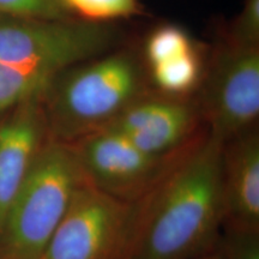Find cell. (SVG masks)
Segmentation results:
<instances>
[{
  "label": "cell",
  "instance_id": "cell-1",
  "mask_svg": "<svg viewBox=\"0 0 259 259\" xmlns=\"http://www.w3.org/2000/svg\"><path fill=\"white\" fill-rule=\"evenodd\" d=\"M222 149L206 131L173 157L155 185L135 202L122 259H196L219 247Z\"/></svg>",
  "mask_w": 259,
  "mask_h": 259
},
{
  "label": "cell",
  "instance_id": "cell-2",
  "mask_svg": "<svg viewBox=\"0 0 259 259\" xmlns=\"http://www.w3.org/2000/svg\"><path fill=\"white\" fill-rule=\"evenodd\" d=\"M149 92L141 63L130 51L107 52L73 65L42 92L48 137L73 143L106 127Z\"/></svg>",
  "mask_w": 259,
  "mask_h": 259
},
{
  "label": "cell",
  "instance_id": "cell-3",
  "mask_svg": "<svg viewBox=\"0 0 259 259\" xmlns=\"http://www.w3.org/2000/svg\"><path fill=\"white\" fill-rule=\"evenodd\" d=\"M84 181L70 145L47 137L6 215L0 259H40Z\"/></svg>",
  "mask_w": 259,
  "mask_h": 259
},
{
  "label": "cell",
  "instance_id": "cell-4",
  "mask_svg": "<svg viewBox=\"0 0 259 259\" xmlns=\"http://www.w3.org/2000/svg\"><path fill=\"white\" fill-rule=\"evenodd\" d=\"M116 36L112 23L0 15V63L58 74L107 53Z\"/></svg>",
  "mask_w": 259,
  "mask_h": 259
},
{
  "label": "cell",
  "instance_id": "cell-5",
  "mask_svg": "<svg viewBox=\"0 0 259 259\" xmlns=\"http://www.w3.org/2000/svg\"><path fill=\"white\" fill-rule=\"evenodd\" d=\"M193 97L204 127L222 144L257 128L259 46L223 41Z\"/></svg>",
  "mask_w": 259,
  "mask_h": 259
},
{
  "label": "cell",
  "instance_id": "cell-6",
  "mask_svg": "<svg viewBox=\"0 0 259 259\" xmlns=\"http://www.w3.org/2000/svg\"><path fill=\"white\" fill-rule=\"evenodd\" d=\"M134 219L135 203L84 181L40 259H122Z\"/></svg>",
  "mask_w": 259,
  "mask_h": 259
},
{
  "label": "cell",
  "instance_id": "cell-7",
  "mask_svg": "<svg viewBox=\"0 0 259 259\" xmlns=\"http://www.w3.org/2000/svg\"><path fill=\"white\" fill-rule=\"evenodd\" d=\"M69 145L87 183L128 203L141 199L176 156H151L121 134L106 127Z\"/></svg>",
  "mask_w": 259,
  "mask_h": 259
},
{
  "label": "cell",
  "instance_id": "cell-8",
  "mask_svg": "<svg viewBox=\"0 0 259 259\" xmlns=\"http://www.w3.org/2000/svg\"><path fill=\"white\" fill-rule=\"evenodd\" d=\"M106 128L119 132L156 157L174 156L206 132L193 96L174 97L155 92L128 105Z\"/></svg>",
  "mask_w": 259,
  "mask_h": 259
},
{
  "label": "cell",
  "instance_id": "cell-9",
  "mask_svg": "<svg viewBox=\"0 0 259 259\" xmlns=\"http://www.w3.org/2000/svg\"><path fill=\"white\" fill-rule=\"evenodd\" d=\"M41 95L18 103L0 121V232L38 149L48 137Z\"/></svg>",
  "mask_w": 259,
  "mask_h": 259
},
{
  "label": "cell",
  "instance_id": "cell-10",
  "mask_svg": "<svg viewBox=\"0 0 259 259\" xmlns=\"http://www.w3.org/2000/svg\"><path fill=\"white\" fill-rule=\"evenodd\" d=\"M221 193L222 231L259 232L258 128L223 144Z\"/></svg>",
  "mask_w": 259,
  "mask_h": 259
},
{
  "label": "cell",
  "instance_id": "cell-11",
  "mask_svg": "<svg viewBox=\"0 0 259 259\" xmlns=\"http://www.w3.org/2000/svg\"><path fill=\"white\" fill-rule=\"evenodd\" d=\"M205 70L198 47L149 67L155 93L174 97L196 95Z\"/></svg>",
  "mask_w": 259,
  "mask_h": 259
},
{
  "label": "cell",
  "instance_id": "cell-12",
  "mask_svg": "<svg viewBox=\"0 0 259 259\" xmlns=\"http://www.w3.org/2000/svg\"><path fill=\"white\" fill-rule=\"evenodd\" d=\"M56 74L0 63V115L41 94Z\"/></svg>",
  "mask_w": 259,
  "mask_h": 259
},
{
  "label": "cell",
  "instance_id": "cell-13",
  "mask_svg": "<svg viewBox=\"0 0 259 259\" xmlns=\"http://www.w3.org/2000/svg\"><path fill=\"white\" fill-rule=\"evenodd\" d=\"M73 18L94 23H112L141 14L139 0H59Z\"/></svg>",
  "mask_w": 259,
  "mask_h": 259
},
{
  "label": "cell",
  "instance_id": "cell-14",
  "mask_svg": "<svg viewBox=\"0 0 259 259\" xmlns=\"http://www.w3.org/2000/svg\"><path fill=\"white\" fill-rule=\"evenodd\" d=\"M197 48L196 42L185 29L176 24H164L154 29L144 44L148 67Z\"/></svg>",
  "mask_w": 259,
  "mask_h": 259
},
{
  "label": "cell",
  "instance_id": "cell-15",
  "mask_svg": "<svg viewBox=\"0 0 259 259\" xmlns=\"http://www.w3.org/2000/svg\"><path fill=\"white\" fill-rule=\"evenodd\" d=\"M0 15L30 18H73L59 0H0Z\"/></svg>",
  "mask_w": 259,
  "mask_h": 259
},
{
  "label": "cell",
  "instance_id": "cell-16",
  "mask_svg": "<svg viewBox=\"0 0 259 259\" xmlns=\"http://www.w3.org/2000/svg\"><path fill=\"white\" fill-rule=\"evenodd\" d=\"M225 40L242 46H259V0H245Z\"/></svg>",
  "mask_w": 259,
  "mask_h": 259
},
{
  "label": "cell",
  "instance_id": "cell-17",
  "mask_svg": "<svg viewBox=\"0 0 259 259\" xmlns=\"http://www.w3.org/2000/svg\"><path fill=\"white\" fill-rule=\"evenodd\" d=\"M219 247L225 259H259V232L222 231Z\"/></svg>",
  "mask_w": 259,
  "mask_h": 259
},
{
  "label": "cell",
  "instance_id": "cell-18",
  "mask_svg": "<svg viewBox=\"0 0 259 259\" xmlns=\"http://www.w3.org/2000/svg\"><path fill=\"white\" fill-rule=\"evenodd\" d=\"M196 259H225L223 257L221 250H220V247L216 248V250H213L211 252H209V253L202 255V257H198Z\"/></svg>",
  "mask_w": 259,
  "mask_h": 259
}]
</instances>
